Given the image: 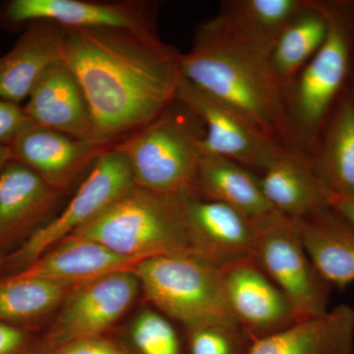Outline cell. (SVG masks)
<instances>
[{
	"mask_svg": "<svg viewBox=\"0 0 354 354\" xmlns=\"http://www.w3.org/2000/svg\"><path fill=\"white\" fill-rule=\"evenodd\" d=\"M64 30V60L87 100L95 145L120 143L176 102L183 53L157 32Z\"/></svg>",
	"mask_w": 354,
	"mask_h": 354,
	"instance_id": "cell-1",
	"label": "cell"
},
{
	"mask_svg": "<svg viewBox=\"0 0 354 354\" xmlns=\"http://www.w3.org/2000/svg\"><path fill=\"white\" fill-rule=\"evenodd\" d=\"M276 41L221 11L198 29L192 48L181 55L183 78L239 109L276 141L290 133L283 87L272 65Z\"/></svg>",
	"mask_w": 354,
	"mask_h": 354,
	"instance_id": "cell-2",
	"label": "cell"
},
{
	"mask_svg": "<svg viewBox=\"0 0 354 354\" xmlns=\"http://www.w3.org/2000/svg\"><path fill=\"white\" fill-rule=\"evenodd\" d=\"M69 236L94 241L139 262L195 255L183 195L160 194L137 185Z\"/></svg>",
	"mask_w": 354,
	"mask_h": 354,
	"instance_id": "cell-3",
	"label": "cell"
},
{
	"mask_svg": "<svg viewBox=\"0 0 354 354\" xmlns=\"http://www.w3.org/2000/svg\"><path fill=\"white\" fill-rule=\"evenodd\" d=\"M205 136L201 120L176 102L152 122L115 144L139 187L179 195L195 191Z\"/></svg>",
	"mask_w": 354,
	"mask_h": 354,
	"instance_id": "cell-4",
	"label": "cell"
},
{
	"mask_svg": "<svg viewBox=\"0 0 354 354\" xmlns=\"http://www.w3.org/2000/svg\"><path fill=\"white\" fill-rule=\"evenodd\" d=\"M134 272L153 308L186 330L239 326L228 309L221 266L193 254H176L141 261Z\"/></svg>",
	"mask_w": 354,
	"mask_h": 354,
	"instance_id": "cell-5",
	"label": "cell"
},
{
	"mask_svg": "<svg viewBox=\"0 0 354 354\" xmlns=\"http://www.w3.org/2000/svg\"><path fill=\"white\" fill-rule=\"evenodd\" d=\"M136 184L125 153L115 145L95 160L87 177L58 215L11 252L2 256L0 277L19 272L109 208Z\"/></svg>",
	"mask_w": 354,
	"mask_h": 354,
	"instance_id": "cell-6",
	"label": "cell"
},
{
	"mask_svg": "<svg viewBox=\"0 0 354 354\" xmlns=\"http://www.w3.org/2000/svg\"><path fill=\"white\" fill-rule=\"evenodd\" d=\"M255 225L252 258L290 301L297 320L326 313L333 288L312 264L295 220L278 213Z\"/></svg>",
	"mask_w": 354,
	"mask_h": 354,
	"instance_id": "cell-7",
	"label": "cell"
},
{
	"mask_svg": "<svg viewBox=\"0 0 354 354\" xmlns=\"http://www.w3.org/2000/svg\"><path fill=\"white\" fill-rule=\"evenodd\" d=\"M141 288L134 271L113 272L68 291L41 339L44 353L104 335L132 306Z\"/></svg>",
	"mask_w": 354,
	"mask_h": 354,
	"instance_id": "cell-8",
	"label": "cell"
},
{
	"mask_svg": "<svg viewBox=\"0 0 354 354\" xmlns=\"http://www.w3.org/2000/svg\"><path fill=\"white\" fill-rule=\"evenodd\" d=\"M176 100L204 125L203 155L218 156L264 171L281 150L239 109L183 78Z\"/></svg>",
	"mask_w": 354,
	"mask_h": 354,
	"instance_id": "cell-9",
	"label": "cell"
},
{
	"mask_svg": "<svg viewBox=\"0 0 354 354\" xmlns=\"http://www.w3.org/2000/svg\"><path fill=\"white\" fill-rule=\"evenodd\" d=\"M35 21H50L64 29L156 32L151 4L145 1L10 0L0 8V24L4 27H20Z\"/></svg>",
	"mask_w": 354,
	"mask_h": 354,
	"instance_id": "cell-10",
	"label": "cell"
},
{
	"mask_svg": "<svg viewBox=\"0 0 354 354\" xmlns=\"http://www.w3.org/2000/svg\"><path fill=\"white\" fill-rule=\"evenodd\" d=\"M228 309L254 342L298 322L295 310L252 257L221 267Z\"/></svg>",
	"mask_w": 354,
	"mask_h": 354,
	"instance_id": "cell-11",
	"label": "cell"
},
{
	"mask_svg": "<svg viewBox=\"0 0 354 354\" xmlns=\"http://www.w3.org/2000/svg\"><path fill=\"white\" fill-rule=\"evenodd\" d=\"M64 194L25 165L9 160L0 171V255L53 220Z\"/></svg>",
	"mask_w": 354,
	"mask_h": 354,
	"instance_id": "cell-12",
	"label": "cell"
},
{
	"mask_svg": "<svg viewBox=\"0 0 354 354\" xmlns=\"http://www.w3.org/2000/svg\"><path fill=\"white\" fill-rule=\"evenodd\" d=\"M9 147L12 160L25 165L64 193L109 148L39 127L32 121L21 130Z\"/></svg>",
	"mask_w": 354,
	"mask_h": 354,
	"instance_id": "cell-13",
	"label": "cell"
},
{
	"mask_svg": "<svg viewBox=\"0 0 354 354\" xmlns=\"http://www.w3.org/2000/svg\"><path fill=\"white\" fill-rule=\"evenodd\" d=\"M329 21L325 43L302 69L295 93V114L305 131H314L329 111L348 72L349 39L341 16L323 4Z\"/></svg>",
	"mask_w": 354,
	"mask_h": 354,
	"instance_id": "cell-14",
	"label": "cell"
},
{
	"mask_svg": "<svg viewBox=\"0 0 354 354\" xmlns=\"http://www.w3.org/2000/svg\"><path fill=\"white\" fill-rule=\"evenodd\" d=\"M181 195L195 255L221 267L252 257L255 223L234 209L202 196L196 191Z\"/></svg>",
	"mask_w": 354,
	"mask_h": 354,
	"instance_id": "cell-15",
	"label": "cell"
},
{
	"mask_svg": "<svg viewBox=\"0 0 354 354\" xmlns=\"http://www.w3.org/2000/svg\"><path fill=\"white\" fill-rule=\"evenodd\" d=\"M23 108L35 124L76 138L92 139V120L87 100L76 76L64 59L44 72Z\"/></svg>",
	"mask_w": 354,
	"mask_h": 354,
	"instance_id": "cell-16",
	"label": "cell"
},
{
	"mask_svg": "<svg viewBox=\"0 0 354 354\" xmlns=\"http://www.w3.org/2000/svg\"><path fill=\"white\" fill-rule=\"evenodd\" d=\"M64 28L50 21L26 25L13 48L0 57V99L20 104L41 77L64 59Z\"/></svg>",
	"mask_w": 354,
	"mask_h": 354,
	"instance_id": "cell-17",
	"label": "cell"
},
{
	"mask_svg": "<svg viewBox=\"0 0 354 354\" xmlns=\"http://www.w3.org/2000/svg\"><path fill=\"white\" fill-rule=\"evenodd\" d=\"M138 263L94 241L68 236L14 274L74 288L113 272L134 271Z\"/></svg>",
	"mask_w": 354,
	"mask_h": 354,
	"instance_id": "cell-18",
	"label": "cell"
},
{
	"mask_svg": "<svg viewBox=\"0 0 354 354\" xmlns=\"http://www.w3.org/2000/svg\"><path fill=\"white\" fill-rule=\"evenodd\" d=\"M298 232L317 272L330 288L354 283V225L329 206L297 218Z\"/></svg>",
	"mask_w": 354,
	"mask_h": 354,
	"instance_id": "cell-19",
	"label": "cell"
},
{
	"mask_svg": "<svg viewBox=\"0 0 354 354\" xmlns=\"http://www.w3.org/2000/svg\"><path fill=\"white\" fill-rule=\"evenodd\" d=\"M248 354H354V309L339 304L252 342Z\"/></svg>",
	"mask_w": 354,
	"mask_h": 354,
	"instance_id": "cell-20",
	"label": "cell"
},
{
	"mask_svg": "<svg viewBox=\"0 0 354 354\" xmlns=\"http://www.w3.org/2000/svg\"><path fill=\"white\" fill-rule=\"evenodd\" d=\"M259 178L261 189L272 208L297 220L330 206V191L314 164L285 149L277 153Z\"/></svg>",
	"mask_w": 354,
	"mask_h": 354,
	"instance_id": "cell-21",
	"label": "cell"
},
{
	"mask_svg": "<svg viewBox=\"0 0 354 354\" xmlns=\"http://www.w3.org/2000/svg\"><path fill=\"white\" fill-rule=\"evenodd\" d=\"M194 190L234 209L255 225L279 213L266 199L259 178L242 165L218 156L203 155Z\"/></svg>",
	"mask_w": 354,
	"mask_h": 354,
	"instance_id": "cell-22",
	"label": "cell"
},
{
	"mask_svg": "<svg viewBox=\"0 0 354 354\" xmlns=\"http://www.w3.org/2000/svg\"><path fill=\"white\" fill-rule=\"evenodd\" d=\"M72 288L31 277H0V323L36 330Z\"/></svg>",
	"mask_w": 354,
	"mask_h": 354,
	"instance_id": "cell-23",
	"label": "cell"
},
{
	"mask_svg": "<svg viewBox=\"0 0 354 354\" xmlns=\"http://www.w3.org/2000/svg\"><path fill=\"white\" fill-rule=\"evenodd\" d=\"M329 21L323 4L310 2L277 39L272 65L283 87L304 69L325 43Z\"/></svg>",
	"mask_w": 354,
	"mask_h": 354,
	"instance_id": "cell-24",
	"label": "cell"
},
{
	"mask_svg": "<svg viewBox=\"0 0 354 354\" xmlns=\"http://www.w3.org/2000/svg\"><path fill=\"white\" fill-rule=\"evenodd\" d=\"M317 174L330 193L354 198V104L342 102L326 135Z\"/></svg>",
	"mask_w": 354,
	"mask_h": 354,
	"instance_id": "cell-25",
	"label": "cell"
},
{
	"mask_svg": "<svg viewBox=\"0 0 354 354\" xmlns=\"http://www.w3.org/2000/svg\"><path fill=\"white\" fill-rule=\"evenodd\" d=\"M309 3L302 0H239L227 2L221 11L256 36L277 41Z\"/></svg>",
	"mask_w": 354,
	"mask_h": 354,
	"instance_id": "cell-26",
	"label": "cell"
},
{
	"mask_svg": "<svg viewBox=\"0 0 354 354\" xmlns=\"http://www.w3.org/2000/svg\"><path fill=\"white\" fill-rule=\"evenodd\" d=\"M130 337L139 354H184L171 319L155 308L142 310L135 317Z\"/></svg>",
	"mask_w": 354,
	"mask_h": 354,
	"instance_id": "cell-27",
	"label": "cell"
},
{
	"mask_svg": "<svg viewBox=\"0 0 354 354\" xmlns=\"http://www.w3.org/2000/svg\"><path fill=\"white\" fill-rule=\"evenodd\" d=\"M188 354H248L252 342L239 326L213 324L186 330Z\"/></svg>",
	"mask_w": 354,
	"mask_h": 354,
	"instance_id": "cell-28",
	"label": "cell"
},
{
	"mask_svg": "<svg viewBox=\"0 0 354 354\" xmlns=\"http://www.w3.org/2000/svg\"><path fill=\"white\" fill-rule=\"evenodd\" d=\"M35 330L0 323V354H43Z\"/></svg>",
	"mask_w": 354,
	"mask_h": 354,
	"instance_id": "cell-29",
	"label": "cell"
},
{
	"mask_svg": "<svg viewBox=\"0 0 354 354\" xmlns=\"http://www.w3.org/2000/svg\"><path fill=\"white\" fill-rule=\"evenodd\" d=\"M43 354H129L106 335L87 337L48 349Z\"/></svg>",
	"mask_w": 354,
	"mask_h": 354,
	"instance_id": "cell-30",
	"label": "cell"
},
{
	"mask_svg": "<svg viewBox=\"0 0 354 354\" xmlns=\"http://www.w3.org/2000/svg\"><path fill=\"white\" fill-rule=\"evenodd\" d=\"M30 121L21 104L0 99V145L10 146Z\"/></svg>",
	"mask_w": 354,
	"mask_h": 354,
	"instance_id": "cell-31",
	"label": "cell"
},
{
	"mask_svg": "<svg viewBox=\"0 0 354 354\" xmlns=\"http://www.w3.org/2000/svg\"><path fill=\"white\" fill-rule=\"evenodd\" d=\"M330 206L354 225V198L330 193Z\"/></svg>",
	"mask_w": 354,
	"mask_h": 354,
	"instance_id": "cell-32",
	"label": "cell"
},
{
	"mask_svg": "<svg viewBox=\"0 0 354 354\" xmlns=\"http://www.w3.org/2000/svg\"><path fill=\"white\" fill-rule=\"evenodd\" d=\"M11 160H12V153H11L10 147L0 145V171Z\"/></svg>",
	"mask_w": 354,
	"mask_h": 354,
	"instance_id": "cell-33",
	"label": "cell"
},
{
	"mask_svg": "<svg viewBox=\"0 0 354 354\" xmlns=\"http://www.w3.org/2000/svg\"><path fill=\"white\" fill-rule=\"evenodd\" d=\"M2 255H0V262H1Z\"/></svg>",
	"mask_w": 354,
	"mask_h": 354,
	"instance_id": "cell-34",
	"label": "cell"
}]
</instances>
